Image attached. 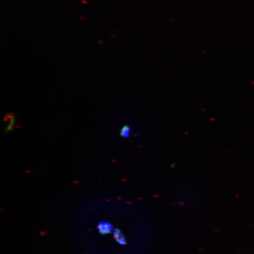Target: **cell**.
I'll list each match as a JSON object with an SVG mask.
<instances>
[{
    "instance_id": "1",
    "label": "cell",
    "mask_w": 254,
    "mask_h": 254,
    "mask_svg": "<svg viewBox=\"0 0 254 254\" xmlns=\"http://www.w3.org/2000/svg\"><path fill=\"white\" fill-rule=\"evenodd\" d=\"M97 228L100 234L106 236L113 231V225L109 221H100L98 222Z\"/></svg>"
},
{
    "instance_id": "2",
    "label": "cell",
    "mask_w": 254,
    "mask_h": 254,
    "mask_svg": "<svg viewBox=\"0 0 254 254\" xmlns=\"http://www.w3.org/2000/svg\"><path fill=\"white\" fill-rule=\"evenodd\" d=\"M15 123V119L14 117H10V119H9V122L8 124V126L7 128H6L5 131H10L12 129H13V127Z\"/></svg>"
},
{
    "instance_id": "3",
    "label": "cell",
    "mask_w": 254,
    "mask_h": 254,
    "mask_svg": "<svg viewBox=\"0 0 254 254\" xmlns=\"http://www.w3.org/2000/svg\"><path fill=\"white\" fill-rule=\"evenodd\" d=\"M130 134V129L128 126H125L121 131V135L123 137H127Z\"/></svg>"
},
{
    "instance_id": "4",
    "label": "cell",
    "mask_w": 254,
    "mask_h": 254,
    "mask_svg": "<svg viewBox=\"0 0 254 254\" xmlns=\"http://www.w3.org/2000/svg\"><path fill=\"white\" fill-rule=\"evenodd\" d=\"M116 240L117 243L120 244L121 246H125L126 244V240L125 237H124L123 235H121V236L117 238Z\"/></svg>"
},
{
    "instance_id": "5",
    "label": "cell",
    "mask_w": 254,
    "mask_h": 254,
    "mask_svg": "<svg viewBox=\"0 0 254 254\" xmlns=\"http://www.w3.org/2000/svg\"><path fill=\"white\" fill-rule=\"evenodd\" d=\"M82 2H83V3H84V4H88V2H86V1H82Z\"/></svg>"
}]
</instances>
